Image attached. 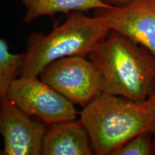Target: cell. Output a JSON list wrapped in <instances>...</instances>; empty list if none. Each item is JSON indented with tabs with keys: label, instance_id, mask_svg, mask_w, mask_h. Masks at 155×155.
I'll return each mask as SVG.
<instances>
[{
	"label": "cell",
	"instance_id": "obj_13",
	"mask_svg": "<svg viewBox=\"0 0 155 155\" xmlns=\"http://www.w3.org/2000/svg\"><path fill=\"white\" fill-rule=\"evenodd\" d=\"M106 2L114 6H122L131 1V0H104Z\"/></svg>",
	"mask_w": 155,
	"mask_h": 155
},
{
	"label": "cell",
	"instance_id": "obj_9",
	"mask_svg": "<svg viewBox=\"0 0 155 155\" xmlns=\"http://www.w3.org/2000/svg\"><path fill=\"white\" fill-rule=\"evenodd\" d=\"M25 8L23 20L30 23L42 16L57 13H71L89 9L111 8L114 5L104 0H19Z\"/></svg>",
	"mask_w": 155,
	"mask_h": 155
},
{
	"label": "cell",
	"instance_id": "obj_11",
	"mask_svg": "<svg viewBox=\"0 0 155 155\" xmlns=\"http://www.w3.org/2000/svg\"><path fill=\"white\" fill-rule=\"evenodd\" d=\"M152 137V132L139 134L123 145L113 155L154 154Z\"/></svg>",
	"mask_w": 155,
	"mask_h": 155
},
{
	"label": "cell",
	"instance_id": "obj_10",
	"mask_svg": "<svg viewBox=\"0 0 155 155\" xmlns=\"http://www.w3.org/2000/svg\"><path fill=\"white\" fill-rule=\"evenodd\" d=\"M25 53H10L7 42L0 38V98L6 96L15 79L19 77Z\"/></svg>",
	"mask_w": 155,
	"mask_h": 155
},
{
	"label": "cell",
	"instance_id": "obj_7",
	"mask_svg": "<svg viewBox=\"0 0 155 155\" xmlns=\"http://www.w3.org/2000/svg\"><path fill=\"white\" fill-rule=\"evenodd\" d=\"M47 126L28 115L7 97L0 98L3 154L40 155Z\"/></svg>",
	"mask_w": 155,
	"mask_h": 155
},
{
	"label": "cell",
	"instance_id": "obj_2",
	"mask_svg": "<svg viewBox=\"0 0 155 155\" xmlns=\"http://www.w3.org/2000/svg\"><path fill=\"white\" fill-rule=\"evenodd\" d=\"M79 114L97 155H113L136 136L155 129V111L144 102L106 92Z\"/></svg>",
	"mask_w": 155,
	"mask_h": 155
},
{
	"label": "cell",
	"instance_id": "obj_6",
	"mask_svg": "<svg viewBox=\"0 0 155 155\" xmlns=\"http://www.w3.org/2000/svg\"><path fill=\"white\" fill-rule=\"evenodd\" d=\"M94 16L155 55V0H131L124 5L97 9Z\"/></svg>",
	"mask_w": 155,
	"mask_h": 155
},
{
	"label": "cell",
	"instance_id": "obj_12",
	"mask_svg": "<svg viewBox=\"0 0 155 155\" xmlns=\"http://www.w3.org/2000/svg\"><path fill=\"white\" fill-rule=\"evenodd\" d=\"M144 102L148 107H150V108H152V110L155 111V90L153 92V94L151 95L150 98H149L146 101Z\"/></svg>",
	"mask_w": 155,
	"mask_h": 155
},
{
	"label": "cell",
	"instance_id": "obj_14",
	"mask_svg": "<svg viewBox=\"0 0 155 155\" xmlns=\"http://www.w3.org/2000/svg\"><path fill=\"white\" fill-rule=\"evenodd\" d=\"M153 137H152V143H153V149H154V154H155V129L152 132Z\"/></svg>",
	"mask_w": 155,
	"mask_h": 155
},
{
	"label": "cell",
	"instance_id": "obj_4",
	"mask_svg": "<svg viewBox=\"0 0 155 155\" xmlns=\"http://www.w3.org/2000/svg\"><path fill=\"white\" fill-rule=\"evenodd\" d=\"M39 76L72 104L83 108L104 92L101 73L84 56L56 60L48 64Z\"/></svg>",
	"mask_w": 155,
	"mask_h": 155
},
{
	"label": "cell",
	"instance_id": "obj_3",
	"mask_svg": "<svg viewBox=\"0 0 155 155\" xmlns=\"http://www.w3.org/2000/svg\"><path fill=\"white\" fill-rule=\"evenodd\" d=\"M96 17L72 12L63 24L47 35L32 32L28 37L19 76L38 77L45 68L60 58L88 55L109 33Z\"/></svg>",
	"mask_w": 155,
	"mask_h": 155
},
{
	"label": "cell",
	"instance_id": "obj_5",
	"mask_svg": "<svg viewBox=\"0 0 155 155\" xmlns=\"http://www.w3.org/2000/svg\"><path fill=\"white\" fill-rule=\"evenodd\" d=\"M6 97L46 126L77 118L74 104L38 77H18L12 83Z\"/></svg>",
	"mask_w": 155,
	"mask_h": 155
},
{
	"label": "cell",
	"instance_id": "obj_15",
	"mask_svg": "<svg viewBox=\"0 0 155 155\" xmlns=\"http://www.w3.org/2000/svg\"><path fill=\"white\" fill-rule=\"evenodd\" d=\"M0 154H3V152L2 151H0Z\"/></svg>",
	"mask_w": 155,
	"mask_h": 155
},
{
	"label": "cell",
	"instance_id": "obj_8",
	"mask_svg": "<svg viewBox=\"0 0 155 155\" xmlns=\"http://www.w3.org/2000/svg\"><path fill=\"white\" fill-rule=\"evenodd\" d=\"M91 142L81 119L47 126L42 141L43 155H91Z\"/></svg>",
	"mask_w": 155,
	"mask_h": 155
},
{
	"label": "cell",
	"instance_id": "obj_1",
	"mask_svg": "<svg viewBox=\"0 0 155 155\" xmlns=\"http://www.w3.org/2000/svg\"><path fill=\"white\" fill-rule=\"evenodd\" d=\"M104 78V92L144 102L155 90V55L114 30L88 55Z\"/></svg>",
	"mask_w": 155,
	"mask_h": 155
}]
</instances>
